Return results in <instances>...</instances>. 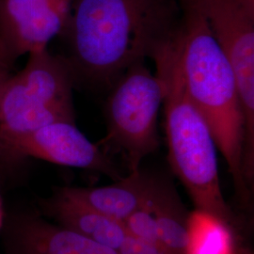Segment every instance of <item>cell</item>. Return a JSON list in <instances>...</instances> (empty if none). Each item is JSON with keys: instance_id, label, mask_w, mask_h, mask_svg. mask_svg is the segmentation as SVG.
<instances>
[{"instance_id": "obj_1", "label": "cell", "mask_w": 254, "mask_h": 254, "mask_svg": "<svg viewBox=\"0 0 254 254\" xmlns=\"http://www.w3.org/2000/svg\"><path fill=\"white\" fill-rule=\"evenodd\" d=\"M180 18L179 0H73L64 29L74 78L107 91L131 65L173 42Z\"/></svg>"}, {"instance_id": "obj_2", "label": "cell", "mask_w": 254, "mask_h": 254, "mask_svg": "<svg viewBox=\"0 0 254 254\" xmlns=\"http://www.w3.org/2000/svg\"><path fill=\"white\" fill-rule=\"evenodd\" d=\"M179 59L191 103L205 121L242 200L250 195L243 176L245 125L236 79L197 0H179Z\"/></svg>"}, {"instance_id": "obj_3", "label": "cell", "mask_w": 254, "mask_h": 254, "mask_svg": "<svg viewBox=\"0 0 254 254\" xmlns=\"http://www.w3.org/2000/svg\"><path fill=\"white\" fill-rule=\"evenodd\" d=\"M153 61L155 73L163 84L164 126L173 173L186 188L197 211L228 225L234 217L221 190L217 145L186 90L178 33Z\"/></svg>"}, {"instance_id": "obj_4", "label": "cell", "mask_w": 254, "mask_h": 254, "mask_svg": "<svg viewBox=\"0 0 254 254\" xmlns=\"http://www.w3.org/2000/svg\"><path fill=\"white\" fill-rule=\"evenodd\" d=\"M107 92V135L103 142L124 155L130 173L138 170L160 144L158 117L163 107V84L141 61L127 68Z\"/></svg>"}, {"instance_id": "obj_5", "label": "cell", "mask_w": 254, "mask_h": 254, "mask_svg": "<svg viewBox=\"0 0 254 254\" xmlns=\"http://www.w3.org/2000/svg\"><path fill=\"white\" fill-rule=\"evenodd\" d=\"M230 65L244 117L243 176L254 178V0H197Z\"/></svg>"}, {"instance_id": "obj_6", "label": "cell", "mask_w": 254, "mask_h": 254, "mask_svg": "<svg viewBox=\"0 0 254 254\" xmlns=\"http://www.w3.org/2000/svg\"><path fill=\"white\" fill-rule=\"evenodd\" d=\"M0 155L12 159L34 157L50 163L95 171L115 181L122 178L108 153L92 143L72 122H56L2 140Z\"/></svg>"}, {"instance_id": "obj_7", "label": "cell", "mask_w": 254, "mask_h": 254, "mask_svg": "<svg viewBox=\"0 0 254 254\" xmlns=\"http://www.w3.org/2000/svg\"><path fill=\"white\" fill-rule=\"evenodd\" d=\"M73 0H0V37L10 57L47 48L64 31Z\"/></svg>"}, {"instance_id": "obj_8", "label": "cell", "mask_w": 254, "mask_h": 254, "mask_svg": "<svg viewBox=\"0 0 254 254\" xmlns=\"http://www.w3.org/2000/svg\"><path fill=\"white\" fill-rule=\"evenodd\" d=\"M7 254H120L71 230L32 215H16L6 228Z\"/></svg>"}, {"instance_id": "obj_9", "label": "cell", "mask_w": 254, "mask_h": 254, "mask_svg": "<svg viewBox=\"0 0 254 254\" xmlns=\"http://www.w3.org/2000/svg\"><path fill=\"white\" fill-rule=\"evenodd\" d=\"M157 175L139 168L115 183L100 188H64V197L93 209L102 215L123 222L150 199Z\"/></svg>"}, {"instance_id": "obj_10", "label": "cell", "mask_w": 254, "mask_h": 254, "mask_svg": "<svg viewBox=\"0 0 254 254\" xmlns=\"http://www.w3.org/2000/svg\"><path fill=\"white\" fill-rule=\"evenodd\" d=\"M75 114L46 104L9 76L0 97V141L56 122L75 123Z\"/></svg>"}, {"instance_id": "obj_11", "label": "cell", "mask_w": 254, "mask_h": 254, "mask_svg": "<svg viewBox=\"0 0 254 254\" xmlns=\"http://www.w3.org/2000/svg\"><path fill=\"white\" fill-rule=\"evenodd\" d=\"M46 213L60 226L118 251L127 236L121 221L106 217L97 211L58 193L44 202Z\"/></svg>"}, {"instance_id": "obj_12", "label": "cell", "mask_w": 254, "mask_h": 254, "mask_svg": "<svg viewBox=\"0 0 254 254\" xmlns=\"http://www.w3.org/2000/svg\"><path fill=\"white\" fill-rule=\"evenodd\" d=\"M151 203L164 247L171 254H189L190 218L173 183L166 177L157 176Z\"/></svg>"}, {"instance_id": "obj_13", "label": "cell", "mask_w": 254, "mask_h": 254, "mask_svg": "<svg viewBox=\"0 0 254 254\" xmlns=\"http://www.w3.org/2000/svg\"><path fill=\"white\" fill-rule=\"evenodd\" d=\"M189 254H231L228 225L197 211L190 217Z\"/></svg>"}, {"instance_id": "obj_14", "label": "cell", "mask_w": 254, "mask_h": 254, "mask_svg": "<svg viewBox=\"0 0 254 254\" xmlns=\"http://www.w3.org/2000/svg\"><path fill=\"white\" fill-rule=\"evenodd\" d=\"M151 197L144 204L136 209L135 212H133L122 223L127 232V235L134 236L137 239L143 240L167 251L159 236L157 223L152 209Z\"/></svg>"}, {"instance_id": "obj_15", "label": "cell", "mask_w": 254, "mask_h": 254, "mask_svg": "<svg viewBox=\"0 0 254 254\" xmlns=\"http://www.w3.org/2000/svg\"><path fill=\"white\" fill-rule=\"evenodd\" d=\"M120 254H170L166 250L127 235L118 250Z\"/></svg>"}, {"instance_id": "obj_16", "label": "cell", "mask_w": 254, "mask_h": 254, "mask_svg": "<svg viewBox=\"0 0 254 254\" xmlns=\"http://www.w3.org/2000/svg\"><path fill=\"white\" fill-rule=\"evenodd\" d=\"M9 58L10 55L9 51L5 46L2 38L0 37V73H7Z\"/></svg>"}, {"instance_id": "obj_17", "label": "cell", "mask_w": 254, "mask_h": 254, "mask_svg": "<svg viewBox=\"0 0 254 254\" xmlns=\"http://www.w3.org/2000/svg\"><path fill=\"white\" fill-rule=\"evenodd\" d=\"M9 75L7 73H0V97H1V94H2V91L3 89L6 85V83L9 79Z\"/></svg>"}, {"instance_id": "obj_18", "label": "cell", "mask_w": 254, "mask_h": 254, "mask_svg": "<svg viewBox=\"0 0 254 254\" xmlns=\"http://www.w3.org/2000/svg\"><path fill=\"white\" fill-rule=\"evenodd\" d=\"M2 224H3V211H2L1 201H0V229L2 227Z\"/></svg>"}]
</instances>
